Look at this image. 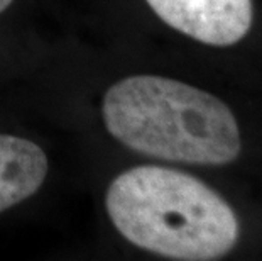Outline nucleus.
<instances>
[{
	"mask_svg": "<svg viewBox=\"0 0 262 261\" xmlns=\"http://www.w3.org/2000/svg\"><path fill=\"white\" fill-rule=\"evenodd\" d=\"M107 132L146 156L191 165H225L241 153L237 121L211 93L156 75L115 82L102 98Z\"/></svg>",
	"mask_w": 262,
	"mask_h": 261,
	"instance_id": "1",
	"label": "nucleus"
},
{
	"mask_svg": "<svg viewBox=\"0 0 262 261\" xmlns=\"http://www.w3.org/2000/svg\"><path fill=\"white\" fill-rule=\"evenodd\" d=\"M105 209L134 246L172 259L222 258L238 236L235 214L219 193L164 166H134L117 175L105 192Z\"/></svg>",
	"mask_w": 262,
	"mask_h": 261,
	"instance_id": "2",
	"label": "nucleus"
},
{
	"mask_svg": "<svg viewBox=\"0 0 262 261\" xmlns=\"http://www.w3.org/2000/svg\"><path fill=\"white\" fill-rule=\"evenodd\" d=\"M172 29L210 46H232L252 24L250 0H146Z\"/></svg>",
	"mask_w": 262,
	"mask_h": 261,
	"instance_id": "3",
	"label": "nucleus"
},
{
	"mask_svg": "<svg viewBox=\"0 0 262 261\" xmlns=\"http://www.w3.org/2000/svg\"><path fill=\"white\" fill-rule=\"evenodd\" d=\"M49 173V158L27 137L0 134V214L39 192Z\"/></svg>",
	"mask_w": 262,
	"mask_h": 261,
	"instance_id": "4",
	"label": "nucleus"
},
{
	"mask_svg": "<svg viewBox=\"0 0 262 261\" xmlns=\"http://www.w3.org/2000/svg\"><path fill=\"white\" fill-rule=\"evenodd\" d=\"M12 4H14V0H0V14H4Z\"/></svg>",
	"mask_w": 262,
	"mask_h": 261,
	"instance_id": "5",
	"label": "nucleus"
}]
</instances>
